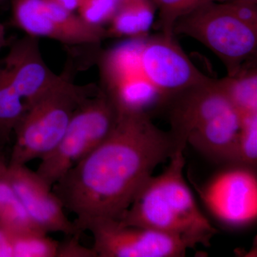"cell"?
I'll return each instance as SVG.
<instances>
[{"label":"cell","instance_id":"2e32d148","mask_svg":"<svg viewBox=\"0 0 257 257\" xmlns=\"http://www.w3.org/2000/svg\"><path fill=\"white\" fill-rule=\"evenodd\" d=\"M23 98L19 95L5 69L0 67V144L9 140L26 111Z\"/></svg>","mask_w":257,"mask_h":257},{"label":"cell","instance_id":"52a82bcc","mask_svg":"<svg viewBox=\"0 0 257 257\" xmlns=\"http://www.w3.org/2000/svg\"><path fill=\"white\" fill-rule=\"evenodd\" d=\"M87 230L92 234V248L97 257H182L193 248L173 235L116 220L90 223Z\"/></svg>","mask_w":257,"mask_h":257},{"label":"cell","instance_id":"cb8c5ba5","mask_svg":"<svg viewBox=\"0 0 257 257\" xmlns=\"http://www.w3.org/2000/svg\"><path fill=\"white\" fill-rule=\"evenodd\" d=\"M71 12L77 11L82 0H45Z\"/></svg>","mask_w":257,"mask_h":257},{"label":"cell","instance_id":"ffe728a7","mask_svg":"<svg viewBox=\"0 0 257 257\" xmlns=\"http://www.w3.org/2000/svg\"><path fill=\"white\" fill-rule=\"evenodd\" d=\"M118 0H82L77 9V14L86 23L104 28L109 23L119 8Z\"/></svg>","mask_w":257,"mask_h":257},{"label":"cell","instance_id":"484cf974","mask_svg":"<svg viewBox=\"0 0 257 257\" xmlns=\"http://www.w3.org/2000/svg\"><path fill=\"white\" fill-rule=\"evenodd\" d=\"M6 162V160H5L4 156H3V155H2L1 152H0V165H1L2 163H3V162Z\"/></svg>","mask_w":257,"mask_h":257},{"label":"cell","instance_id":"4fadbf2b","mask_svg":"<svg viewBox=\"0 0 257 257\" xmlns=\"http://www.w3.org/2000/svg\"><path fill=\"white\" fill-rule=\"evenodd\" d=\"M156 9L152 0H128L119 3L109 23L107 36L145 37L153 24Z\"/></svg>","mask_w":257,"mask_h":257},{"label":"cell","instance_id":"4316f807","mask_svg":"<svg viewBox=\"0 0 257 257\" xmlns=\"http://www.w3.org/2000/svg\"><path fill=\"white\" fill-rule=\"evenodd\" d=\"M8 1H10V0H0V4H3V3H6Z\"/></svg>","mask_w":257,"mask_h":257},{"label":"cell","instance_id":"7c38bea8","mask_svg":"<svg viewBox=\"0 0 257 257\" xmlns=\"http://www.w3.org/2000/svg\"><path fill=\"white\" fill-rule=\"evenodd\" d=\"M240 126L241 115L231 108L192 130L186 143L216 162L236 163Z\"/></svg>","mask_w":257,"mask_h":257},{"label":"cell","instance_id":"d4e9b609","mask_svg":"<svg viewBox=\"0 0 257 257\" xmlns=\"http://www.w3.org/2000/svg\"><path fill=\"white\" fill-rule=\"evenodd\" d=\"M6 44V40H5V30L4 25L0 23V51L5 46Z\"/></svg>","mask_w":257,"mask_h":257},{"label":"cell","instance_id":"e0dca14e","mask_svg":"<svg viewBox=\"0 0 257 257\" xmlns=\"http://www.w3.org/2000/svg\"><path fill=\"white\" fill-rule=\"evenodd\" d=\"M59 241L40 230L18 231L15 257H57Z\"/></svg>","mask_w":257,"mask_h":257},{"label":"cell","instance_id":"8fae6325","mask_svg":"<svg viewBox=\"0 0 257 257\" xmlns=\"http://www.w3.org/2000/svg\"><path fill=\"white\" fill-rule=\"evenodd\" d=\"M38 39L27 35L15 42L2 66L27 109L60 77L44 60Z\"/></svg>","mask_w":257,"mask_h":257},{"label":"cell","instance_id":"7402d4cb","mask_svg":"<svg viewBox=\"0 0 257 257\" xmlns=\"http://www.w3.org/2000/svg\"><path fill=\"white\" fill-rule=\"evenodd\" d=\"M227 3L233 14L240 21L257 28L256 4L243 0H231Z\"/></svg>","mask_w":257,"mask_h":257},{"label":"cell","instance_id":"d6986e66","mask_svg":"<svg viewBox=\"0 0 257 257\" xmlns=\"http://www.w3.org/2000/svg\"><path fill=\"white\" fill-rule=\"evenodd\" d=\"M257 162V113L241 116L236 163L253 167Z\"/></svg>","mask_w":257,"mask_h":257},{"label":"cell","instance_id":"30bf717a","mask_svg":"<svg viewBox=\"0 0 257 257\" xmlns=\"http://www.w3.org/2000/svg\"><path fill=\"white\" fill-rule=\"evenodd\" d=\"M171 101L170 133L178 146L184 147L192 130L234 108L219 80L213 79L185 89Z\"/></svg>","mask_w":257,"mask_h":257},{"label":"cell","instance_id":"9c48e42d","mask_svg":"<svg viewBox=\"0 0 257 257\" xmlns=\"http://www.w3.org/2000/svg\"><path fill=\"white\" fill-rule=\"evenodd\" d=\"M8 176L25 211L37 229L49 234H81L64 214V206L50 187L27 165H8Z\"/></svg>","mask_w":257,"mask_h":257},{"label":"cell","instance_id":"8992f818","mask_svg":"<svg viewBox=\"0 0 257 257\" xmlns=\"http://www.w3.org/2000/svg\"><path fill=\"white\" fill-rule=\"evenodd\" d=\"M175 35H185L205 45L222 61L227 75L239 72L256 54L257 28L240 21L227 2L208 3L177 20Z\"/></svg>","mask_w":257,"mask_h":257},{"label":"cell","instance_id":"603a6c76","mask_svg":"<svg viewBox=\"0 0 257 257\" xmlns=\"http://www.w3.org/2000/svg\"><path fill=\"white\" fill-rule=\"evenodd\" d=\"M17 231L0 225V257H15Z\"/></svg>","mask_w":257,"mask_h":257},{"label":"cell","instance_id":"277c9868","mask_svg":"<svg viewBox=\"0 0 257 257\" xmlns=\"http://www.w3.org/2000/svg\"><path fill=\"white\" fill-rule=\"evenodd\" d=\"M70 70L28 106L15 128V140L8 164L25 165L41 160L60 143L79 106L99 91L94 84L74 83Z\"/></svg>","mask_w":257,"mask_h":257},{"label":"cell","instance_id":"5b68a950","mask_svg":"<svg viewBox=\"0 0 257 257\" xmlns=\"http://www.w3.org/2000/svg\"><path fill=\"white\" fill-rule=\"evenodd\" d=\"M117 120L112 101L99 88L74 112L57 147L40 160L37 175L52 187L67 171L106 140Z\"/></svg>","mask_w":257,"mask_h":257},{"label":"cell","instance_id":"6da1fadb","mask_svg":"<svg viewBox=\"0 0 257 257\" xmlns=\"http://www.w3.org/2000/svg\"><path fill=\"white\" fill-rule=\"evenodd\" d=\"M179 146L147 113L118 114L114 130L53 186L82 233L96 221L119 220L139 189Z\"/></svg>","mask_w":257,"mask_h":257},{"label":"cell","instance_id":"3957f363","mask_svg":"<svg viewBox=\"0 0 257 257\" xmlns=\"http://www.w3.org/2000/svg\"><path fill=\"white\" fill-rule=\"evenodd\" d=\"M102 63L109 73L134 76L149 84L163 104L211 79L194 66L174 37L163 34L124 42L106 52Z\"/></svg>","mask_w":257,"mask_h":257},{"label":"cell","instance_id":"9a60e30c","mask_svg":"<svg viewBox=\"0 0 257 257\" xmlns=\"http://www.w3.org/2000/svg\"><path fill=\"white\" fill-rule=\"evenodd\" d=\"M8 165L7 162L0 165V225L16 231L40 230L29 217L12 185Z\"/></svg>","mask_w":257,"mask_h":257},{"label":"cell","instance_id":"44dd1931","mask_svg":"<svg viewBox=\"0 0 257 257\" xmlns=\"http://www.w3.org/2000/svg\"><path fill=\"white\" fill-rule=\"evenodd\" d=\"M81 234L71 235L69 239L59 241L57 257H97L92 248H87L79 243Z\"/></svg>","mask_w":257,"mask_h":257},{"label":"cell","instance_id":"5bb4252c","mask_svg":"<svg viewBox=\"0 0 257 257\" xmlns=\"http://www.w3.org/2000/svg\"><path fill=\"white\" fill-rule=\"evenodd\" d=\"M245 64L234 75L219 79L231 105L241 116L257 113L256 69Z\"/></svg>","mask_w":257,"mask_h":257},{"label":"cell","instance_id":"83f0119b","mask_svg":"<svg viewBox=\"0 0 257 257\" xmlns=\"http://www.w3.org/2000/svg\"><path fill=\"white\" fill-rule=\"evenodd\" d=\"M119 2V3H124V2L128 1V0H118Z\"/></svg>","mask_w":257,"mask_h":257},{"label":"cell","instance_id":"ac0fdd59","mask_svg":"<svg viewBox=\"0 0 257 257\" xmlns=\"http://www.w3.org/2000/svg\"><path fill=\"white\" fill-rule=\"evenodd\" d=\"M231 0H152L159 10L160 27L165 36L174 37V25L177 20L203 5L225 3Z\"/></svg>","mask_w":257,"mask_h":257},{"label":"cell","instance_id":"ba28073f","mask_svg":"<svg viewBox=\"0 0 257 257\" xmlns=\"http://www.w3.org/2000/svg\"><path fill=\"white\" fill-rule=\"evenodd\" d=\"M203 200L216 219L235 227L257 217V178L251 167L239 165L223 171L203 189Z\"/></svg>","mask_w":257,"mask_h":257},{"label":"cell","instance_id":"7a4b0ae2","mask_svg":"<svg viewBox=\"0 0 257 257\" xmlns=\"http://www.w3.org/2000/svg\"><path fill=\"white\" fill-rule=\"evenodd\" d=\"M184 149L177 148L163 173L147 179L118 221L173 235L192 248L209 246L217 231L199 209L184 179Z\"/></svg>","mask_w":257,"mask_h":257}]
</instances>
